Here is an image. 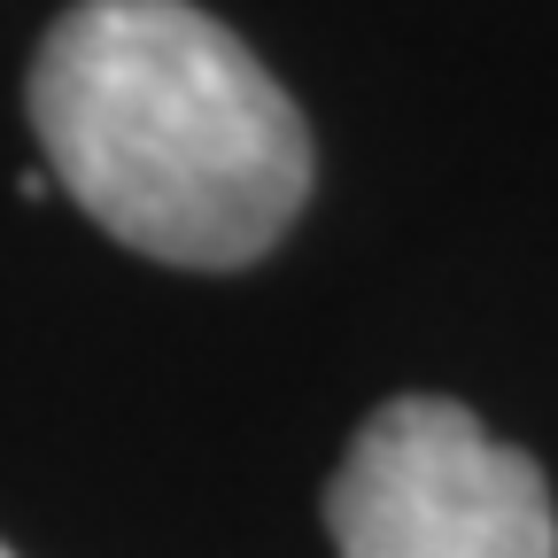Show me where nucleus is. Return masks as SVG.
I'll list each match as a JSON object with an SVG mask.
<instances>
[{
  "label": "nucleus",
  "mask_w": 558,
  "mask_h": 558,
  "mask_svg": "<svg viewBox=\"0 0 558 558\" xmlns=\"http://www.w3.org/2000/svg\"><path fill=\"white\" fill-rule=\"evenodd\" d=\"M32 124L47 179L156 264H256L311 194L295 101L186 0H78L32 62Z\"/></svg>",
  "instance_id": "1"
},
{
  "label": "nucleus",
  "mask_w": 558,
  "mask_h": 558,
  "mask_svg": "<svg viewBox=\"0 0 558 558\" xmlns=\"http://www.w3.org/2000/svg\"><path fill=\"white\" fill-rule=\"evenodd\" d=\"M326 527L341 558H558V512L527 450L450 396H396L349 442Z\"/></svg>",
  "instance_id": "2"
},
{
  "label": "nucleus",
  "mask_w": 558,
  "mask_h": 558,
  "mask_svg": "<svg viewBox=\"0 0 558 558\" xmlns=\"http://www.w3.org/2000/svg\"><path fill=\"white\" fill-rule=\"evenodd\" d=\"M0 558H16V550H9V543H0Z\"/></svg>",
  "instance_id": "3"
}]
</instances>
